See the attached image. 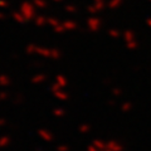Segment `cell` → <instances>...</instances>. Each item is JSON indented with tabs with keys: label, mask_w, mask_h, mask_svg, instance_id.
<instances>
[{
	"label": "cell",
	"mask_w": 151,
	"mask_h": 151,
	"mask_svg": "<svg viewBox=\"0 0 151 151\" xmlns=\"http://www.w3.org/2000/svg\"><path fill=\"white\" fill-rule=\"evenodd\" d=\"M120 3H121V0H115V3H113V4H110V6H111V8H116Z\"/></svg>",
	"instance_id": "5b68a950"
},
{
	"label": "cell",
	"mask_w": 151,
	"mask_h": 151,
	"mask_svg": "<svg viewBox=\"0 0 151 151\" xmlns=\"http://www.w3.org/2000/svg\"><path fill=\"white\" fill-rule=\"evenodd\" d=\"M67 9H68V12H74V8L73 6H68Z\"/></svg>",
	"instance_id": "52a82bcc"
},
{
	"label": "cell",
	"mask_w": 151,
	"mask_h": 151,
	"mask_svg": "<svg viewBox=\"0 0 151 151\" xmlns=\"http://www.w3.org/2000/svg\"><path fill=\"white\" fill-rule=\"evenodd\" d=\"M44 76H37V77H34V79H33V81H34L35 83H39V82H43L44 81Z\"/></svg>",
	"instance_id": "7a4b0ae2"
},
{
	"label": "cell",
	"mask_w": 151,
	"mask_h": 151,
	"mask_svg": "<svg viewBox=\"0 0 151 151\" xmlns=\"http://www.w3.org/2000/svg\"><path fill=\"white\" fill-rule=\"evenodd\" d=\"M23 6L25 8V10H23V14H24V15H27V14H30V15L33 17V14H34V10H33V8H30L29 9V4H23Z\"/></svg>",
	"instance_id": "6da1fadb"
},
{
	"label": "cell",
	"mask_w": 151,
	"mask_h": 151,
	"mask_svg": "<svg viewBox=\"0 0 151 151\" xmlns=\"http://www.w3.org/2000/svg\"><path fill=\"white\" fill-rule=\"evenodd\" d=\"M0 79H1V83H3V84H6V83H8V82H6V81H8V79H6L5 77H1V78H0Z\"/></svg>",
	"instance_id": "8992f818"
},
{
	"label": "cell",
	"mask_w": 151,
	"mask_h": 151,
	"mask_svg": "<svg viewBox=\"0 0 151 151\" xmlns=\"http://www.w3.org/2000/svg\"><path fill=\"white\" fill-rule=\"evenodd\" d=\"M44 23H45L44 18H42V17H40V18H38V19H37V24H38V25H43Z\"/></svg>",
	"instance_id": "3957f363"
},
{
	"label": "cell",
	"mask_w": 151,
	"mask_h": 151,
	"mask_svg": "<svg viewBox=\"0 0 151 151\" xmlns=\"http://www.w3.org/2000/svg\"><path fill=\"white\" fill-rule=\"evenodd\" d=\"M37 4H38V5H39L40 8H44V6H45V3L43 1V0H37Z\"/></svg>",
	"instance_id": "277c9868"
}]
</instances>
